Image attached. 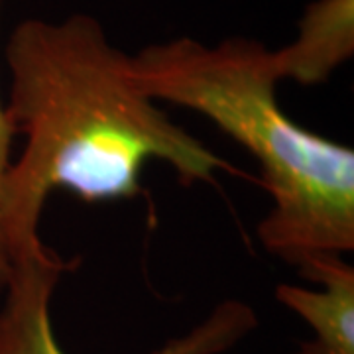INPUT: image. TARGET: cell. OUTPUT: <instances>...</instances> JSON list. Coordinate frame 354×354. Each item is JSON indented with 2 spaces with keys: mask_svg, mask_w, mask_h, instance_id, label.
<instances>
[{
  "mask_svg": "<svg viewBox=\"0 0 354 354\" xmlns=\"http://www.w3.org/2000/svg\"><path fill=\"white\" fill-rule=\"evenodd\" d=\"M293 354H325L321 348H319V344H315L313 341H309V342H304L297 351Z\"/></svg>",
  "mask_w": 354,
  "mask_h": 354,
  "instance_id": "7",
  "label": "cell"
},
{
  "mask_svg": "<svg viewBox=\"0 0 354 354\" xmlns=\"http://www.w3.org/2000/svg\"><path fill=\"white\" fill-rule=\"evenodd\" d=\"M12 138L14 130L6 116L4 104L0 102V295L6 290L14 274V266H16L12 244L6 230V183H8V174L12 165V158H10Z\"/></svg>",
  "mask_w": 354,
  "mask_h": 354,
  "instance_id": "6",
  "label": "cell"
},
{
  "mask_svg": "<svg viewBox=\"0 0 354 354\" xmlns=\"http://www.w3.org/2000/svg\"><path fill=\"white\" fill-rule=\"evenodd\" d=\"M59 254L44 246L20 258L0 305V354H65L51 323V297L69 268ZM258 327L254 307L230 297L187 333L162 344L152 354H225Z\"/></svg>",
  "mask_w": 354,
  "mask_h": 354,
  "instance_id": "3",
  "label": "cell"
},
{
  "mask_svg": "<svg viewBox=\"0 0 354 354\" xmlns=\"http://www.w3.org/2000/svg\"><path fill=\"white\" fill-rule=\"evenodd\" d=\"M354 51V0H313L299 20L297 38L272 50L279 81L325 83Z\"/></svg>",
  "mask_w": 354,
  "mask_h": 354,
  "instance_id": "4",
  "label": "cell"
},
{
  "mask_svg": "<svg viewBox=\"0 0 354 354\" xmlns=\"http://www.w3.org/2000/svg\"><path fill=\"white\" fill-rule=\"evenodd\" d=\"M132 79L152 101L207 116L260 164L272 209L258 239L299 272L354 250V152L293 122L276 97L279 79L264 44L193 38L130 55Z\"/></svg>",
  "mask_w": 354,
  "mask_h": 354,
  "instance_id": "2",
  "label": "cell"
},
{
  "mask_svg": "<svg viewBox=\"0 0 354 354\" xmlns=\"http://www.w3.org/2000/svg\"><path fill=\"white\" fill-rule=\"evenodd\" d=\"M301 274L319 288L279 283L278 304L304 319L325 354H354V268L330 258Z\"/></svg>",
  "mask_w": 354,
  "mask_h": 354,
  "instance_id": "5",
  "label": "cell"
},
{
  "mask_svg": "<svg viewBox=\"0 0 354 354\" xmlns=\"http://www.w3.org/2000/svg\"><path fill=\"white\" fill-rule=\"evenodd\" d=\"M6 116L24 136L6 183V230L16 262L38 252L39 218L53 191L85 203L132 199L150 160L171 165L183 183L232 171L201 140L177 127L132 79L130 55L102 24L77 12L28 18L6 41Z\"/></svg>",
  "mask_w": 354,
  "mask_h": 354,
  "instance_id": "1",
  "label": "cell"
}]
</instances>
